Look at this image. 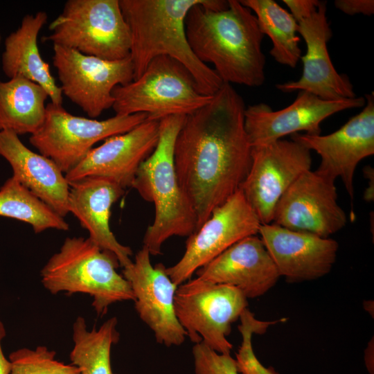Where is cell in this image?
<instances>
[{
    "instance_id": "1",
    "label": "cell",
    "mask_w": 374,
    "mask_h": 374,
    "mask_svg": "<svg viewBox=\"0 0 374 374\" xmlns=\"http://www.w3.org/2000/svg\"><path fill=\"white\" fill-rule=\"evenodd\" d=\"M245 104L223 83L211 101L186 116L174 147L179 186L193 209L196 230L240 190L251 163Z\"/></svg>"
},
{
    "instance_id": "2",
    "label": "cell",
    "mask_w": 374,
    "mask_h": 374,
    "mask_svg": "<svg viewBox=\"0 0 374 374\" xmlns=\"http://www.w3.org/2000/svg\"><path fill=\"white\" fill-rule=\"evenodd\" d=\"M185 30L194 55L212 64L224 83H264V35L255 15L240 1L203 0L188 11Z\"/></svg>"
},
{
    "instance_id": "3",
    "label": "cell",
    "mask_w": 374,
    "mask_h": 374,
    "mask_svg": "<svg viewBox=\"0 0 374 374\" xmlns=\"http://www.w3.org/2000/svg\"><path fill=\"white\" fill-rule=\"evenodd\" d=\"M202 1L119 0L130 33L133 80L154 58L167 55L188 69L203 93L212 96L220 89L224 82L213 69L194 55L186 35L187 14Z\"/></svg>"
},
{
    "instance_id": "4",
    "label": "cell",
    "mask_w": 374,
    "mask_h": 374,
    "mask_svg": "<svg viewBox=\"0 0 374 374\" xmlns=\"http://www.w3.org/2000/svg\"><path fill=\"white\" fill-rule=\"evenodd\" d=\"M185 118L172 115L159 121L157 145L139 166L132 185L154 206L153 222L143 239V246L152 256L161 253L170 238L188 237L196 231L195 213L179 186L174 164L175 143Z\"/></svg>"
},
{
    "instance_id": "5",
    "label": "cell",
    "mask_w": 374,
    "mask_h": 374,
    "mask_svg": "<svg viewBox=\"0 0 374 374\" xmlns=\"http://www.w3.org/2000/svg\"><path fill=\"white\" fill-rule=\"evenodd\" d=\"M119 267L114 253L89 238L69 237L42 269L41 282L52 294H89L97 315L103 317L110 305L134 301L128 281L117 271Z\"/></svg>"
},
{
    "instance_id": "6",
    "label": "cell",
    "mask_w": 374,
    "mask_h": 374,
    "mask_svg": "<svg viewBox=\"0 0 374 374\" xmlns=\"http://www.w3.org/2000/svg\"><path fill=\"white\" fill-rule=\"evenodd\" d=\"M116 115L145 114L159 121L172 115L187 116L208 103L188 69L167 55L154 58L137 78L112 92Z\"/></svg>"
},
{
    "instance_id": "7",
    "label": "cell",
    "mask_w": 374,
    "mask_h": 374,
    "mask_svg": "<svg viewBox=\"0 0 374 374\" xmlns=\"http://www.w3.org/2000/svg\"><path fill=\"white\" fill-rule=\"evenodd\" d=\"M50 42L107 60L130 56L131 37L119 0H68L48 26Z\"/></svg>"
},
{
    "instance_id": "8",
    "label": "cell",
    "mask_w": 374,
    "mask_h": 374,
    "mask_svg": "<svg viewBox=\"0 0 374 374\" xmlns=\"http://www.w3.org/2000/svg\"><path fill=\"white\" fill-rule=\"evenodd\" d=\"M174 305L176 317L192 342H202L220 354L230 355L233 345L227 336L231 324L248 305L238 289L195 278L177 286Z\"/></svg>"
},
{
    "instance_id": "9",
    "label": "cell",
    "mask_w": 374,
    "mask_h": 374,
    "mask_svg": "<svg viewBox=\"0 0 374 374\" xmlns=\"http://www.w3.org/2000/svg\"><path fill=\"white\" fill-rule=\"evenodd\" d=\"M146 118L145 114H135L99 121L74 116L62 105L50 102L46 105L42 125L30 135L29 141L66 174L82 161L96 143L125 133Z\"/></svg>"
},
{
    "instance_id": "10",
    "label": "cell",
    "mask_w": 374,
    "mask_h": 374,
    "mask_svg": "<svg viewBox=\"0 0 374 374\" xmlns=\"http://www.w3.org/2000/svg\"><path fill=\"white\" fill-rule=\"evenodd\" d=\"M53 64L63 96L78 105L90 118L112 108V92L134 79L130 57L107 60L66 47L53 45Z\"/></svg>"
},
{
    "instance_id": "11",
    "label": "cell",
    "mask_w": 374,
    "mask_h": 374,
    "mask_svg": "<svg viewBox=\"0 0 374 374\" xmlns=\"http://www.w3.org/2000/svg\"><path fill=\"white\" fill-rule=\"evenodd\" d=\"M311 166V151L292 139L252 147L251 166L240 190L262 224L272 222L280 197Z\"/></svg>"
},
{
    "instance_id": "12",
    "label": "cell",
    "mask_w": 374,
    "mask_h": 374,
    "mask_svg": "<svg viewBox=\"0 0 374 374\" xmlns=\"http://www.w3.org/2000/svg\"><path fill=\"white\" fill-rule=\"evenodd\" d=\"M261 223L240 190L215 208L186 242L184 255L166 271L177 286L240 240L258 235Z\"/></svg>"
},
{
    "instance_id": "13",
    "label": "cell",
    "mask_w": 374,
    "mask_h": 374,
    "mask_svg": "<svg viewBox=\"0 0 374 374\" xmlns=\"http://www.w3.org/2000/svg\"><path fill=\"white\" fill-rule=\"evenodd\" d=\"M335 182L317 170L305 172L278 202L271 223L330 238L347 222L346 214L338 204Z\"/></svg>"
},
{
    "instance_id": "14",
    "label": "cell",
    "mask_w": 374,
    "mask_h": 374,
    "mask_svg": "<svg viewBox=\"0 0 374 374\" xmlns=\"http://www.w3.org/2000/svg\"><path fill=\"white\" fill-rule=\"evenodd\" d=\"M363 109L335 132L327 135L296 133L291 136L320 156L316 170L334 181L339 178L351 199L357 166L374 154L373 92L366 94Z\"/></svg>"
},
{
    "instance_id": "15",
    "label": "cell",
    "mask_w": 374,
    "mask_h": 374,
    "mask_svg": "<svg viewBox=\"0 0 374 374\" xmlns=\"http://www.w3.org/2000/svg\"><path fill=\"white\" fill-rule=\"evenodd\" d=\"M150 256L143 246L132 263L123 268V276L134 294L136 311L152 331L157 342L167 347L179 346L187 335L175 311L177 285L168 276L162 263L152 265Z\"/></svg>"
},
{
    "instance_id": "16",
    "label": "cell",
    "mask_w": 374,
    "mask_h": 374,
    "mask_svg": "<svg viewBox=\"0 0 374 374\" xmlns=\"http://www.w3.org/2000/svg\"><path fill=\"white\" fill-rule=\"evenodd\" d=\"M364 97L338 100H323L305 91H299L294 101L277 111L264 103L249 105L244 112V125L251 147L265 145L286 135L304 131L319 135L321 123L343 110L364 106Z\"/></svg>"
},
{
    "instance_id": "17",
    "label": "cell",
    "mask_w": 374,
    "mask_h": 374,
    "mask_svg": "<svg viewBox=\"0 0 374 374\" xmlns=\"http://www.w3.org/2000/svg\"><path fill=\"white\" fill-rule=\"evenodd\" d=\"M326 1H320L316 10L296 21L298 33L307 47L305 55L301 57L303 72L297 80L276 84L280 91H305L328 100L356 97L349 78L337 71L329 55L327 44L332 33L326 15Z\"/></svg>"
},
{
    "instance_id": "18",
    "label": "cell",
    "mask_w": 374,
    "mask_h": 374,
    "mask_svg": "<svg viewBox=\"0 0 374 374\" xmlns=\"http://www.w3.org/2000/svg\"><path fill=\"white\" fill-rule=\"evenodd\" d=\"M159 127V121L146 118L130 131L106 139L65 174L69 184L87 177H100L124 189L132 187L139 166L157 145Z\"/></svg>"
},
{
    "instance_id": "19",
    "label": "cell",
    "mask_w": 374,
    "mask_h": 374,
    "mask_svg": "<svg viewBox=\"0 0 374 374\" xmlns=\"http://www.w3.org/2000/svg\"><path fill=\"white\" fill-rule=\"evenodd\" d=\"M260 238L280 276L288 283L313 280L332 269L339 249L330 238L292 231L273 223L260 225Z\"/></svg>"
},
{
    "instance_id": "20",
    "label": "cell",
    "mask_w": 374,
    "mask_h": 374,
    "mask_svg": "<svg viewBox=\"0 0 374 374\" xmlns=\"http://www.w3.org/2000/svg\"><path fill=\"white\" fill-rule=\"evenodd\" d=\"M197 278L238 289L248 299L270 290L280 276L258 235L237 242L195 271Z\"/></svg>"
},
{
    "instance_id": "21",
    "label": "cell",
    "mask_w": 374,
    "mask_h": 374,
    "mask_svg": "<svg viewBox=\"0 0 374 374\" xmlns=\"http://www.w3.org/2000/svg\"><path fill=\"white\" fill-rule=\"evenodd\" d=\"M69 186V213L88 231L92 242L117 256L121 267L130 266L132 250L116 240L109 224L112 206L123 196L125 189L100 177H87Z\"/></svg>"
},
{
    "instance_id": "22",
    "label": "cell",
    "mask_w": 374,
    "mask_h": 374,
    "mask_svg": "<svg viewBox=\"0 0 374 374\" xmlns=\"http://www.w3.org/2000/svg\"><path fill=\"white\" fill-rule=\"evenodd\" d=\"M0 156L10 163L12 177L59 215L69 214L70 186L51 159L30 150L10 131H0Z\"/></svg>"
},
{
    "instance_id": "23",
    "label": "cell",
    "mask_w": 374,
    "mask_h": 374,
    "mask_svg": "<svg viewBox=\"0 0 374 374\" xmlns=\"http://www.w3.org/2000/svg\"><path fill=\"white\" fill-rule=\"evenodd\" d=\"M47 19L48 15L44 11L27 14L22 18L19 27L5 39L1 68L8 78H26L44 88L52 103L62 105L61 89L56 84L49 65L42 59L38 48V35Z\"/></svg>"
},
{
    "instance_id": "24",
    "label": "cell",
    "mask_w": 374,
    "mask_h": 374,
    "mask_svg": "<svg viewBox=\"0 0 374 374\" xmlns=\"http://www.w3.org/2000/svg\"><path fill=\"white\" fill-rule=\"evenodd\" d=\"M48 98L44 88L26 78L0 79V131L35 133L44 121Z\"/></svg>"
},
{
    "instance_id": "25",
    "label": "cell",
    "mask_w": 374,
    "mask_h": 374,
    "mask_svg": "<svg viewBox=\"0 0 374 374\" xmlns=\"http://www.w3.org/2000/svg\"><path fill=\"white\" fill-rule=\"evenodd\" d=\"M116 317L106 320L98 328L89 330L85 319L78 317L73 324L71 364L80 374H116L111 365L112 346L120 339Z\"/></svg>"
},
{
    "instance_id": "26",
    "label": "cell",
    "mask_w": 374,
    "mask_h": 374,
    "mask_svg": "<svg viewBox=\"0 0 374 374\" xmlns=\"http://www.w3.org/2000/svg\"><path fill=\"white\" fill-rule=\"evenodd\" d=\"M255 13L259 28L272 42L269 54L280 64L295 68L301 57L298 24L290 12L273 0H241Z\"/></svg>"
},
{
    "instance_id": "27",
    "label": "cell",
    "mask_w": 374,
    "mask_h": 374,
    "mask_svg": "<svg viewBox=\"0 0 374 374\" xmlns=\"http://www.w3.org/2000/svg\"><path fill=\"white\" fill-rule=\"evenodd\" d=\"M0 217L30 224L35 233L48 229L66 231L69 224L13 177L0 188Z\"/></svg>"
},
{
    "instance_id": "28",
    "label": "cell",
    "mask_w": 374,
    "mask_h": 374,
    "mask_svg": "<svg viewBox=\"0 0 374 374\" xmlns=\"http://www.w3.org/2000/svg\"><path fill=\"white\" fill-rule=\"evenodd\" d=\"M55 355L44 346L17 349L9 355L10 374H80L75 366L58 361Z\"/></svg>"
},
{
    "instance_id": "29",
    "label": "cell",
    "mask_w": 374,
    "mask_h": 374,
    "mask_svg": "<svg viewBox=\"0 0 374 374\" xmlns=\"http://www.w3.org/2000/svg\"><path fill=\"white\" fill-rule=\"evenodd\" d=\"M238 330L242 335L241 345L235 355L238 371L242 374H277L271 368H266L258 360L252 347V335L265 332L274 321H262L246 308L240 317Z\"/></svg>"
},
{
    "instance_id": "30",
    "label": "cell",
    "mask_w": 374,
    "mask_h": 374,
    "mask_svg": "<svg viewBox=\"0 0 374 374\" xmlns=\"http://www.w3.org/2000/svg\"><path fill=\"white\" fill-rule=\"evenodd\" d=\"M193 355L195 374H238L236 361L230 355L220 354L204 343L195 344Z\"/></svg>"
},
{
    "instance_id": "31",
    "label": "cell",
    "mask_w": 374,
    "mask_h": 374,
    "mask_svg": "<svg viewBox=\"0 0 374 374\" xmlns=\"http://www.w3.org/2000/svg\"><path fill=\"white\" fill-rule=\"evenodd\" d=\"M335 6L348 15L363 14L371 16L374 13L373 0H336Z\"/></svg>"
},
{
    "instance_id": "32",
    "label": "cell",
    "mask_w": 374,
    "mask_h": 374,
    "mask_svg": "<svg viewBox=\"0 0 374 374\" xmlns=\"http://www.w3.org/2000/svg\"><path fill=\"white\" fill-rule=\"evenodd\" d=\"M283 2L290 10L291 15L296 19L309 15L318 8V0H283Z\"/></svg>"
},
{
    "instance_id": "33",
    "label": "cell",
    "mask_w": 374,
    "mask_h": 374,
    "mask_svg": "<svg viewBox=\"0 0 374 374\" xmlns=\"http://www.w3.org/2000/svg\"><path fill=\"white\" fill-rule=\"evenodd\" d=\"M6 332L4 324L0 321V374H10L11 371V362L5 356L1 346L2 341L6 335Z\"/></svg>"
},
{
    "instance_id": "34",
    "label": "cell",
    "mask_w": 374,
    "mask_h": 374,
    "mask_svg": "<svg viewBox=\"0 0 374 374\" xmlns=\"http://www.w3.org/2000/svg\"><path fill=\"white\" fill-rule=\"evenodd\" d=\"M365 175L369 179V186L366 189L364 199L371 202L373 200V170L370 166L364 169Z\"/></svg>"
},
{
    "instance_id": "35",
    "label": "cell",
    "mask_w": 374,
    "mask_h": 374,
    "mask_svg": "<svg viewBox=\"0 0 374 374\" xmlns=\"http://www.w3.org/2000/svg\"><path fill=\"white\" fill-rule=\"evenodd\" d=\"M0 41H1V34H0Z\"/></svg>"
}]
</instances>
